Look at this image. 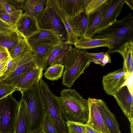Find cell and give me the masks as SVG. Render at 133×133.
Here are the masks:
<instances>
[{
	"label": "cell",
	"instance_id": "obj_37",
	"mask_svg": "<svg viewBox=\"0 0 133 133\" xmlns=\"http://www.w3.org/2000/svg\"><path fill=\"white\" fill-rule=\"evenodd\" d=\"M14 31L15 28L11 24L0 18V32H9Z\"/></svg>",
	"mask_w": 133,
	"mask_h": 133
},
{
	"label": "cell",
	"instance_id": "obj_13",
	"mask_svg": "<svg viewBox=\"0 0 133 133\" xmlns=\"http://www.w3.org/2000/svg\"><path fill=\"white\" fill-rule=\"evenodd\" d=\"M125 3V0H111L109 7L104 15L96 32L106 28L116 22L117 18L121 13Z\"/></svg>",
	"mask_w": 133,
	"mask_h": 133
},
{
	"label": "cell",
	"instance_id": "obj_8",
	"mask_svg": "<svg viewBox=\"0 0 133 133\" xmlns=\"http://www.w3.org/2000/svg\"><path fill=\"white\" fill-rule=\"evenodd\" d=\"M19 101L12 94L0 99V133H12L16 126Z\"/></svg>",
	"mask_w": 133,
	"mask_h": 133
},
{
	"label": "cell",
	"instance_id": "obj_5",
	"mask_svg": "<svg viewBox=\"0 0 133 133\" xmlns=\"http://www.w3.org/2000/svg\"><path fill=\"white\" fill-rule=\"evenodd\" d=\"M39 81L36 82L30 89L21 92L22 98L26 103L30 133L41 130L45 114L40 91Z\"/></svg>",
	"mask_w": 133,
	"mask_h": 133
},
{
	"label": "cell",
	"instance_id": "obj_29",
	"mask_svg": "<svg viewBox=\"0 0 133 133\" xmlns=\"http://www.w3.org/2000/svg\"><path fill=\"white\" fill-rule=\"evenodd\" d=\"M88 56L91 59L92 62L103 66L108 63H111L110 56L107 52H101L97 53L87 52Z\"/></svg>",
	"mask_w": 133,
	"mask_h": 133
},
{
	"label": "cell",
	"instance_id": "obj_40",
	"mask_svg": "<svg viewBox=\"0 0 133 133\" xmlns=\"http://www.w3.org/2000/svg\"><path fill=\"white\" fill-rule=\"evenodd\" d=\"M86 128L89 133H101V132L93 129L86 124Z\"/></svg>",
	"mask_w": 133,
	"mask_h": 133
},
{
	"label": "cell",
	"instance_id": "obj_22",
	"mask_svg": "<svg viewBox=\"0 0 133 133\" xmlns=\"http://www.w3.org/2000/svg\"><path fill=\"white\" fill-rule=\"evenodd\" d=\"M13 133H30L25 102L22 98L19 105L16 126Z\"/></svg>",
	"mask_w": 133,
	"mask_h": 133
},
{
	"label": "cell",
	"instance_id": "obj_16",
	"mask_svg": "<svg viewBox=\"0 0 133 133\" xmlns=\"http://www.w3.org/2000/svg\"><path fill=\"white\" fill-rule=\"evenodd\" d=\"M27 41L29 45L42 44H57L61 42L55 32L40 29Z\"/></svg>",
	"mask_w": 133,
	"mask_h": 133
},
{
	"label": "cell",
	"instance_id": "obj_30",
	"mask_svg": "<svg viewBox=\"0 0 133 133\" xmlns=\"http://www.w3.org/2000/svg\"><path fill=\"white\" fill-rule=\"evenodd\" d=\"M21 2V0H0V3L8 13L22 10Z\"/></svg>",
	"mask_w": 133,
	"mask_h": 133
},
{
	"label": "cell",
	"instance_id": "obj_38",
	"mask_svg": "<svg viewBox=\"0 0 133 133\" xmlns=\"http://www.w3.org/2000/svg\"><path fill=\"white\" fill-rule=\"evenodd\" d=\"M12 59L10 56L0 61V77L3 76L6 70L9 61Z\"/></svg>",
	"mask_w": 133,
	"mask_h": 133
},
{
	"label": "cell",
	"instance_id": "obj_2",
	"mask_svg": "<svg viewBox=\"0 0 133 133\" xmlns=\"http://www.w3.org/2000/svg\"><path fill=\"white\" fill-rule=\"evenodd\" d=\"M93 38H109L114 41L112 48L108 50L109 54L118 52L127 43L133 41V16L130 12L123 19L96 32Z\"/></svg>",
	"mask_w": 133,
	"mask_h": 133
},
{
	"label": "cell",
	"instance_id": "obj_14",
	"mask_svg": "<svg viewBox=\"0 0 133 133\" xmlns=\"http://www.w3.org/2000/svg\"><path fill=\"white\" fill-rule=\"evenodd\" d=\"M88 99L89 111L88 120L86 124L101 133H110L93 98H89Z\"/></svg>",
	"mask_w": 133,
	"mask_h": 133
},
{
	"label": "cell",
	"instance_id": "obj_41",
	"mask_svg": "<svg viewBox=\"0 0 133 133\" xmlns=\"http://www.w3.org/2000/svg\"><path fill=\"white\" fill-rule=\"evenodd\" d=\"M125 3L130 7L131 9L133 10V0H125Z\"/></svg>",
	"mask_w": 133,
	"mask_h": 133
},
{
	"label": "cell",
	"instance_id": "obj_17",
	"mask_svg": "<svg viewBox=\"0 0 133 133\" xmlns=\"http://www.w3.org/2000/svg\"><path fill=\"white\" fill-rule=\"evenodd\" d=\"M111 1V0H108L98 11L88 16V24L84 35L85 37L91 38L95 33Z\"/></svg>",
	"mask_w": 133,
	"mask_h": 133
},
{
	"label": "cell",
	"instance_id": "obj_26",
	"mask_svg": "<svg viewBox=\"0 0 133 133\" xmlns=\"http://www.w3.org/2000/svg\"><path fill=\"white\" fill-rule=\"evenodd\" d=\"M118 52L123 58L124 71L129 75L133 74V41L126 43Z\"/></svg>",
	"mask_w": 133,
	"mask_h": 133
},
{
	"label": "cell",
	"instance_id": "obj_42",
	"mask_svg": "<svg viewBox=\"0 0 133 133\" xmlns=\"http://www.w3.org/2000/svg\"><path fill=\"white\" fill-rule=\"evenodd\" d=\"M6 12V11L3 6L0 3V14Z\"/></svg>",
	"mask_w": 133,
	"mask_h": 133
},
{
	"label": "cell",
	"instance_id": "obj_18",
	"mask_svg": "<svg viewBox=\"0 0 133 133\" xmlns=\"http://www.w3.org/2000/svg\"><path fill=\"white\" fill-rule=\"evenodd\" d=\"M114 43L113 40L110 39L89 38L83 36L80 37L74 44L76 48L80 49L105 46L109 50L112 48Z\"/></svg>",
	"mask_w": 133,
	"mask_h": 133
},
{
	"label": "cell",
	"instance_id": "obj_1",
	"mask_svg": "<svg viewBox=\"0 0 133 133\" xmlns=\"http://www.w3.org/2000/svg\"><path fill=\"white\" fill-rule=\"evenodd\" d=\"M60 97L62 113L66 121L86 124L89 111L88 99L83 98L75 90L69 88L61 91Z\"/></svg>",
	"mask_w": 133,
	"mask_h": 133
},
{
	"label": "cell",
	"instance_id": "obj_36",
	"mask_svg": "<svg viewBox=\"0 0 133 133\" xmlns=\"http://www.w3.org/2000/svg\"><path fill=\"white\" fill-rule=\"evenodd\" d=\"M18 90L16 86L5 83L0 80V99Z\"/></svg>",
	"mask_w": 133,
	"mask_h": 133
},
{
	"label": "cell",
	"instance_id": "obj_20",
	"mask_svg": "<svg viewBox=\"0 0 133 133\" xmlns=\"http://www.w3.org/2000/svg\"><path fill=\"white\" fill-rule=\"evenodd\" d=\"M46 0H21V8L23 13L36 18L43 11Z\"/></svg>",
	"mask_w": 133,
	"mask_h": 133
},
{
	"label": "cell",
	"instance_id": "obj_43",
	"mask_svg": "<svg viewBox=\"0 0 133 133\" xmlns=\"http://www.w3.org/2000/svg\"><path fill=\"white\" fill-rule=\"evenodd\" d=\"M32 133H43L41 130H39L35 131Z\"/></svg>",
	"mask_w": 133,
	"mask_h": 133
},
{
	"label": "cell",
	"instance_id": "obj_9",
	"mask_svg": "<svg viewBox=\"0 0 133 133\" xmlns=\"http://www.w3.org/2000/svg\"><path fill=\"white\" fill-rule=\"evenodd\" d=\"M131 74H128L122 68L104 76L102 82L105 92L108 95H114L124 85Z\"/></svg>",
	"mask_w": 133,
	"mask_h": 133
},
{
	"label": "cell",
	"instance_id": "obj_23",
	"mask_svg": "<svg viewBox=\"0 0 133 133\" xmlns=\"http://www.w3.org/2000/svg\"><path fill=\"white\" fill-rule=\"evenodd\" d=\"M71 45L66 42H62L56 45L49 56L43 70H45L49 65L57 64H62L64 56Z\"/></svg>",
	"mask_w": 133,
	"mask_h": 133
},
{
	"label": "cell",
	"instance_id": "obj_35",
	"mask_svg": "<svg viewBox=\"0 0 133 133\" xmlns=\"http://www.w3.org/2000/svg\"><path fill=\"white\" fill-rule=\"evenodd\" d=\"M28 44L26 39L23 38H21L15 46L9 50L11 58L12 59L14 58L23 51Z\"/></svg>",
	"mask_w": 133,
	"mask_h": 133
},
{
	"label": "cell",
	"instance_id": "obj_39",
	"mask_svg": "<svg viewBox=\"0 0 133 133\" xmlns=\"http://www.w3.org/2000/svg\"><path fill=\"white\" fill-rule=\"evenodd\" d=\"M10 56L8 49L3 47H0V61Z\"/></svg>",
	"mask_w": 133,
	"mask_h": 133
},
{
	"label": "cell",
	"instance_id": "obj_7",
	"mask_svg": "<svg viewBox=\"0 0 133 133\" xmlns=\"http://www.w3.org/2000/svg\"><path fill=\"white\" fill-rule=\"evenodd\" d=\"M37 19L39 29L55 32L61 42H66L68 35L64 23L48 0L43 11Z\"/></svg>",
	"mask_w": 133,
	"mask_h": 133
},
{
	"label": "cell",
	"instance_id": "obj_25",
	"mask_svg": "<svg viewBox=\"0 0 133 133\" xmlns=\"http://www.w3.org/2000/svg\"><path fill=\"white\" fill-rule=\"evenodd\" d=\"M69 22L74 33L78 37L84 36L88 22V16L81 12Z\"/></svg>",
	"mask_w": 133,
	"mask_h": 133
},
{
	"label": "cell",
	"instance_id": "obj_3",
	"mask_svg": "<svg viewBox=\"0 0 133 133\" xmlns=\"http://www.w3.org/2000/svg\"><path fill=\"white\" fill-rule=\"evenodd\" d=\"M87 52V50L73 48L71 45L66 51L62 61L65 68L62 84L66 87L70 88L92 62Z\"/></svg>",
	"mask_w": 133,
	"mask_h": 133
},
{
	"label": "cell",
	"instance_id": "obj_11",
	"mask_svg": "<svg viewBox=\"0 0 133 133\" xmlns=\"http://www.w3.org/2000/svg\"><path fill=\"white\" fill-rule=\"evenodd\" d=\"M91 0H56V1L68 19L71 20L79 13L85 12L86 8Z\"/></svg>",
	"mask_w": 133,
	"mask_h": 133
},
{
	"label": "cell",
	"instance_id": "obj_31",
	"mask_svg": "<svg viewBox=\"0 0 133 133\" xmlns=\"http://www.w3.org/2000/svg\"><path fill=\"white\" fill-rule=\"evenodd\" d=\"M41 130L43 133H59L52 120L46 113L44 116Z\"/></svg>",
	"mask_w": 133,
	"mask_h": 133
},
{
	"label": "cell",
	"instance_id": "obj_34",
	"mask_svg": "<svg viewBox=\"0 0 133 133\" xmlns=\"http://www.w3.org/2000/svg\"><path fill=\"white\" fill-rule=\"evenodd\" d=\"M108 0H91L85 9V12L88 16L98 11Z\"/></svg>",
	"mask_w": 133,
	"mask_h": 133
},
{
	"label": "cell",
	"instance_id": "obj_28",
	"mask_svg": "<svg viewBox=\"0 0 133 133\" xmlns=\"http://www.w3.org/2000/svg\"><path fill=\"white\" fill-rule=\"evenodd\" d=\"M64 66L61 64H57L50 65L47 68L44 75L47 79L51 81L57 80L62 76Z\"/></svg>",
	"mask_w": 133,
	"mask_h": 133
},
{
	"label": "cell",
	"instance_id": "obj_10",
	"mask_svg": "<svg viewBox=\"0 0 133 133\" xmlns=\"http://www.w3.org/2000/svg\"><path fill=\"white\" fill-rule=\"evenodd\" d=\"M113 96L129 120L131 133H133V95L124 85Z\"/></svg>",
	"mask_w": 133,
	"mask_h": 133
},
{
	"label": "cell",
	"instance_id": "obj_21",
	"mask_svg": "<svg viewBox=\"0 0 133 133\" xmlns=\"http://www.w3.org/2000/svg\"><path fill=\"white\" fill-rule=\"evenodd\" d=\"M57 44H42L29 45L36 55V62L37 66L42 68L43 70L49 56Z\"/></svg>",
	"mask_w": 133,
	"mask_h": 133
},
{
	"label": "cell",
	"instance_id": "obj_27",
	"mask_svg": "<svg viewBox=\"0 0 133 133\" xmlns=\"http://www.w3.org/2000/svg\"><path fill=\"white\" fill-rule=\"evenodd\" d=\"M22 38L15 30L9 32H0V47L6 48L9 50L15 47Z\"/></svg>",
	"mask_w": 133,
	"mask_h": 133
},
{
	"label": "cell",
	"instance_id": "obj_15",
	"mask_svg": "<svg viewBox=\"0 0 133 133\" xmlns=\"http://www.w3.org/2000/svg\"><path fill=\"white\" fill-rule=\"evenodd\" d=\"M99 110L104 122L110 133H121L119 126L114 114L109 109L102 100L93 98Z\"/></svg>",
	"mask_w": 133,
	"mask_h": 133
},
{
	"label": "cell",
	"instance_id": "obj_24",
	"mask_svg": "<svg viewBox=\"0 0 133 133\" xmlns=\"http://www.w3.org/2000/svg\"><path fill=\"white\" fill-rule=\"evenodd\" d=\"M48 1L64 23L68 35V39L66 43L71 45L74 44L78 40V37L73 31L68 18L59 6L56 0H48Z\"/></svg>",
	"mask_w": 133,
	"mask_h": 133
},
{
	"label": "cell",
	"instance_id": "obj_6",
	"mask_svg": "<svg viewBox=\"0 0 133 133\" xmlns=\"http://www.w3.org/2000/svg\"><path fill=\"white\" fill-rule=\"evenodd\" d=\"M39 85L45 113L50 116L59 133H68L66 121L62 113L60 97L52 92L47 83L43 79L39 81Z\"/></svg>",
	"mask_w": 133,
	"mask_h": 133
},
{
	"label": "cell",
	"instance_id": "obj_32",
	"mask_svg": "<svg viewBox=\"0 0 133 133\" xmlns=\"http://www.w3.org/2000/svg\"><path fill=\"white\" fill-rule=\"evenodd\" d=\"M23 13L22 10L11 13H3L0 14V18L11 24L15 28Z\"/></svg>",
	"mask_w": 133,
	"mask_h": 133
},
{
	"label": "cell",
	"instance_id": "obj_19",
	"mask_svg": "<svg viewBox=\"0 0 133 133\" xmlns=\"http://www.w3.org/2000/svg\"><path fill=\"white\" fill-rule=\"evenodd\" d=\"M43 69L37 66L30 70L21 79L16 86L22 92L30 89L43 76Z\"/></svg>",
	"mask_w": 133,
	"mask_h": 133
},
{
	"label": "cell",
	"instance_id": "obj_4",
	"mask_svg": "<svg viewBox=\"0 0 133 133\" xmlns=\"http://www.w3.org/2000/svg\"><path fill=\"white\" fill-rule=\"evenodd\" d=\"M37 66L36 55L28 44L21 53L9 61L4 75L0 77V80L16 86L22 77Z\"/></svg>",
	"mask_w": 133,
	"mask_h": 133
},
{
	"label": "cell",
	"instance_id": "obj_33",
	"mask_svg": "<svg viewBox=\"0 0 133 133\" xmlns=\"http://www.w3.org/2000/svg\"><path fill=\"white\" fill-rule=\"evenodd\" d=\"M68 133H89L86 128V124L77 122L66 121Z\"/></svg>",
	"mask_w": 133,
	"mask_h": 133
},
{
	"label": "cell",
	"instance_id": "obj_12",
	"mask_svg": "<svg viewBox=\"0 0 133 133\" xmlns=\"http://www.w3.org/2000/svg\"><path fill=\"white\" fill-rule=\"evenodd\" d=\"M39 29L37 18L23 13L15 28V30L26 40Z\"/></svg>",
	"mask_w": 133,
	"mask_h": 133
}]
</instances>
